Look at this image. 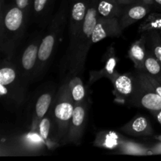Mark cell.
<instances>
[{
	"label": "cell",
	"mask_w": 161,
	"mask_h": 161,
	"mask_svg": "<svg viewBox=\"0 0 161 161\" xmlns=\"http://www.w3.org/2000/svg\"><path fill=\"white\" fill-rule=\"evenodd\" d=\"M87 106L86 99L75 103L73 114L64 144L78 145L80 143L87 121Z\"/></svg>",
	"instance_id": "9"
},
{
	"label": "cell",
	"mask_w": 161,
	"mask_h": 161,
	"mask_svg": "<svg viewBox=\"0 0 161 161\" xmlns=\"http://www.w3.org/2000/svg\"><path fill=\"white\" fill-rule=\"evenodd\" d=\"M139 1H142V2H143V3H146V4L149 5V6H150L151 7L153 8V0H139Z\"/></svg>",
	"instance_id": "31"
},
{
	"label": "cell",
	"mask_w": 161,
	"mask_h": 161,
	"mask_svg": "<svg viewBox=\"0 0 161 161\" xmlns=\"http://www.w3.org/2000/svg\"><path fill=\"white\" fill-rule=\"evenodd\" d=\"M42 37L43 36L41 31H36L25 46L17 63H15L22 79L27 85L34 81L38 64L39 46Z\"/></svg>",
	"instance_id": "7"
},
{
	"label": "cell",
	"mask_w": 161,
	"mask_h": 161,
	"mask_svg": "<svg viewBox=\"0 0 161 161\" xmlns=\"http://www.w3.org/2000/svg\"><path fill=\"white\" fill-rule=\"evenodd\" d=\"M69 85H70L71 94H72V98L75 103L82 102L86 99L85 98L86 91H85L82 80L78 75L69 78Z\"/></svg>",
	"instance_id": "25"
},
{
	"label": "cell",
	"mask_w": 161,
	"mask_h": 161,
	"mask_svg": "<svg viewBox=\"0 0 161 161\" xmlns=\"http://www.w3.org/2000/svg\"><path fill=\"white\" fill-rule=\"evenodd\" d=\"M74 108L75 102L71 94L69 78L66 77L58 90L50 108L54 120L58 144L64 145Z\"/></svg>",
	"instance_id": "5"
},
{
	"label": "cell",
	"mask_w": 161,
	"mask_h": 161,
	"mask_svg": "<svg viewBox=\"0 0 161 161\" xmlns=\"http://www.w3.org/2000/svg\"><path fill=\"white\" fill-rule=\"evenodd\" d=\"M145 72L161 83V64L147 47V54L145 61Z\"/></svg>",
	"instance_id": "23"
},
{
	"label": "cell",
	"mask_w": 161,
	"mask_h": 161,
	"mask_svg": "<svg viewBox=\"0 0 161 161\" xmlns=\"http://www.w3.org/2000/svg\"><path fill=\"white\" fill-rule=\"evenodd\" d=\"M27 86L17 64L10 59L3 60L0 69V96L3 103L9 108L20 106L25 102Z\"/></svg>",
	"instance_id": "4"
},
{
	"label": "cell",
	"mask_w": 161,
	"mask_h": 161,
	"mask_svg": "<svg viewBox=\"0 0 161 161\" xmlns=\"http://www.w3.org/2000/svg\"><path fill=\"white\" fill-rule=\"evenodd\" d=\"M97 3L98 0H90L89 7L75 48L63 70L64 72L67 71L66 77L72 78L83 73L88 51L93 44L92 35L97 18Z\"/></svg>",
	"instance_id": "3"
},
{
	"label": "cell",
	"mask_w": 161,
	"mask_h": 161,
	"mask_svg": "<svg viewBox=\"0 0 161 161\" xmlns=\"http://www.w3.org/2000/svg\"><path fill=\"white\" fill-rule=\"evenodd\" d=\"M90 5V0H70L69 14V46L61 64V71L64 70L68 61L72 54L77 39L83 27L86 11Z\"/></svg>",
	"instance_id": "6"
},
{
	"label": "cell",
	"mask_w": 161,
	"mask_h": 161,
	"mask_svg": "<svg viewBox=\"0 0 161 161\" xmlns=\"http://www.w3.org/2000/svg\"><path fill=\"white\" fill-rule=\"evenodd\" d=\"M151 113H152L153 116L154 117L157 119V120L161 124V110H159V111L152 112Z\"/></svg>",
	"instance_id": "28"
},
{
	"label": "cell",
	"mask_w": 161,
	"mask_h": 161,
	"mask_svg": "<svg viewBox=\"0 0 161 161\" xmlns=\"http://www.w3.org/2000/svg\"><path fill=\"white\" fill-rule=\"evenodd\" d=\"M105 66L101 70L96 72H91L90 74V83H93L101 78H108L110 81L115 78L118 72L116 71V66L117 64V58L115 54L114 49L109 47L105 55Z\"/></svg>",
	"instance_id": "16"
},
{
	"label": "cell",
	"mask_w": 161,
	"mask_h": 161,
	"mask_svg": "<svg viewBox=\"0 0 161 161\" xmlns=\"http://www.w3.org/2000/svg\"><path fill=\"white\" fill-rule=\"evenodd\" d=\"M153 8L142 1L130 3L123 7L121 16L119 17V25L120 29L124 31L129 26L145 18L150 14Z\"/></svg>",
	"instance_id": "11"
},
{
	"label": "cell",
	"mask_w": 161,
	"mask_h": 161,
	"mask_svg": "<svg viewBox=\"0 0 161 161\" xmlns=\"http://www.w3.org/2000/svg\"><path fill=\"white\" fill-rule=\"evenodd\" d=\"M142 72L143 75H144L145 79H146V80L147 81V83H149V86L154 90V91H155L157 94H159L161 97V83L160 82L157 81L156 79H154L153 77H152L151 75H149V74L146 73L145 71L142 70Z\"/></svg>",
	"instance_id": "27"
},
{
	"label": "cell",
	"mask_w": 161,
	"mask_h": 161,
	"mask_svg": "<svg viewBox=\"0 0 161 161\" xmlns=\"http://www.w3.org/2000/svg\"><path fill=\"white\" fill-rule=\"evenodd\" d=\"M37 132L43 142L49 147H50L52 144H58L57 141L56 128H55V124L51 109L49 110L48 113L40 120Z\"/></svg>",
	"instance_id": "18"
},
{
	"label": "cell",
	"mask_w": 161,
	"mask_h": 161,
	"mask_svg": "<svg viewBox=\"0 0 161 161\" xmlns=\"http://www.w3.org/2000/svg\"><path fill=\"white\" fill-rule=\"evenodd\" d=\"M118 3H119L120 5H122L123 6H126L127 4H130V3H135V2L139 1V0H117Z\"/></svg>",
	"instance_id": "30"
},
{
	"label": "cell",
	"mask_w": 161,
	"mask_h": 161,
	"mask_svg": "<svg viewBox=\"0 0 161 161\" xmlns=\"http://www.w3.org/2000/svg\"><path fill=\"white\" fill-rule=\"evenodd\" d=\"M55 0H33L31 17L41 28H45L52 20L51 13Z\"/></svg>",
	"instance_id": "15"
},
{
	"label": "cell",
	"mask_w": 161,
	"mask_h": 161,
	"mask_svg": "<svg viewBox=\"0 0 161 161\" xmlns=\"http://www.w3.org/2000/svg\"><path fill=\"white\" fill-rule=\"evenodd\" d=\"M147 47L161 64V33L157 30L146 31Z\"/></svg>",
	"instance_id": "22"
},
{
	"label": "cell",
	"mask_w": 161,
	"mask_h": 161,
	"mask_svg": "<svg viewBox=\"0 0 161 161\" xmlns=\"http://www.w3.org/2000/svg\"><path fill=\"white\" fill-rule=\"evenodd\" d=\"M118 153L130 155H149L152 154L150 147L145 145L136 143L135 142H130L124 139L121 146L117 149Z\"/></svg>",
	"instance_id": "21"
},
{
	"label": "cell",
	"mask_w": 161,
	"mask_h": 161,
	"mask_svg": "<svg viewBox=\"0 0 161 161\" xmlns=\"http://www.w3.org/2000/svg\"><path fill=\"white\" fill-rule=\"evenodd\" d=\"M152 30L161 31V13L149 14L138 27V32L141 34Z\"/></svg>",
	"instance_id": "24"
},
{
	"label": "cell",
	"mask_w": 161,
	"mask_h": 161,
	"mask_svg": "<svg viewBox=\"0 0 161 161\" xmlns=\"http://www.w3.org/2000/svg\"><path fill=\"white\" fill-rule=\"evenodd\" d=\"M0 9V48L6 58L11 60L30 18L14 3L7 5L1 0Z\"/></svg>",
	"instance_id": "1"
},
{
	"label": "cell",
	"mask_w": 161,
	"mask_h": 161,
	"mask_svg": "<svg viewBox=\"0 0 161 161\" xmlns=\"http://www.w3.org/2000/svg\"><path fill=\"white\" fill-rule=\"evenodd\" d=\"M147 54L146 33L143 32L138 39L133 42L128 50V57L133 62L135 69L144 70L145 61Z\"/></svg>",
	"instance_id": "17"
},
{
	"label": "cell",
	"mask_w": 161,
	"mask_h": 161,
	"mask_svg": "<svg viewBox=\"0 0 161 161\" xmlns=\"http://www.w3.org/2000/svg\"><path fill=\"white\" fill-rule=\"evenodd\" d=\"M125 138L114 131H100L96 136L94 145L107 149H117Z\"/></svg>",
	"instance_id": "19"
},
{
	"label": "cell",
	"mask_w": 161,
	"mask_h": 161,
	"mask_svg": "<svg viewBox=\"0 0 161 161\" xmlns=\"http://www.w3.org/2000/svg\"><path fill=\"white\" fill-rule=\"evenodd\" d=\"M122 32L118 18L97 17L92 35L93 44L100 42L107 37H119Z\"/></svg>",
	"instance_id": "12"
},
{
	"label": "cell",
	"mask_w": 161,
	"mask_h": 161,
	"mask_svg": "<svg viewBox=\"0 0 161 161\" xmlns=\"http://www.w3.org/2000/svg\"><path fill=\"white\" fill-rule=\"evenodd\" d=\"M54 94V90L51 89L43 91L42 94L38 96L35 103L32 118H31L32 131H37L39 122L51 108L55 97Z\"/></svg>",
	"instance_id": "14"
},
{
	"label": "cell",
	"mask_w": 161,
	"mask_h": 161,
	"mask_svg": "<svg viewBox=\"0 0 161 161\" xmlns=\"http://www.w3.org/2000/svg\"><path fill=\"white\" fill-rule=\"evenodd\" d=\"M69 6L70 0H62L58 12L52 17L49 24L48 29L42 37L39 46L38 64L34 81L39 80L45 75L49 64L53 60L61 41V35L69 21Z\"/></svg>",
	"instance_id": "2"
},
{
	"label": "cell",
	"mask_w": 161,
	"mask_h": 161,
	"mask_svg": "<svg viewBox=\"0 0 161 161\" xmlns=\"http://www.w3.org/2000/svg\"><path fill=\"white\" fill-rule=\"evenodd\" d=\"M137 76L139 79L142 89L136 99L134 101L132 106L142 107L149 110L150 113L161 110V97L154 91L145 79L142 70L135 71Z\"/></svg>",
	"instance_id": "10"
},
{
	"label": "cell",
	"mask_w": 161,
	"mask_h": 161,
	"mask_svg": "<svg viewBox=\"0 0 161 161\" xmlns=\"http://www.w3.org/2000/svg\"><path fill=\"white\" fill-rule=\"evenodd\" d=\"M153 9L161 10V0H153Z\"/></svg>",
	"instance_id": "29"
},
{
	"label": "cell",
	"mask_w": 161,
	"mask_h": 161,
	"mask_svg": "<svg viewBox=\"0 0 161 161\" xmlns=\"http://www.w3.org/2000/svg\"><path fill=\"white\" fill-rule=\"evenodd\" d=\"M113 94L119 102L131 105L142 89V85L136 73L119 74L112 80Z\"/></svg>",
	"instance_id": "8"
},
{
	"label": "cell",
	"mask_w": 161,
	"mask_h": 161,
	"mask_svg": "<svg viewBox=\"0 0 161 161\" xmlns=\"http://www.w3.org/2000/svg\"><path fill=\"white\" fill-rule=\"evenodd\" d=\"M119 130L126 135L136 138L150 137L154 133L152 124L146 116L143 115H138L134 117L131 120L122 126Z\"/></svg>",
	"instance_id": "13"
},
{
	"label": "cell",
	"mask_w": 161,
	"mask_h": 161,
	"mask_svg": "<svg viewBox=\"0 0 161 161\" xmlns=\"http://www.w3.org/2000/svg\"><path fill=\"white\" fill-rule=\"evenodd\" d=\"M123 7L117 0H98L97 17L119 19L122 14Z\"/></svg>",
	"instance_id": "20"
},
{
	"label": "cell",
	"mask_w": 161,
	"mask_h": 161,
	"mask_svg": "<svg viewBox=\"0 0 161 161\" xmlns=\"http://www.w3.org/2000/svg\"><path fill=\"white\" fill-rule=\"evenodd\" d=\"M14 3L17 7L21 9L30 18L31 16L33 0H14Z\"/></svg>",
	"instance_id": "26"
}]
</instances>
